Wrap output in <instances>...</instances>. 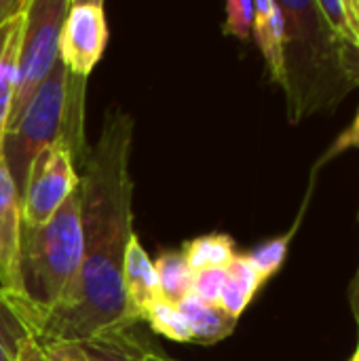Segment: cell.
Masks as SVG:
<instances>
[{
    "instance_id": "cell-1",
    "label": "cell",
    "mask_w": 359,
    "mask_h": 361,
    "mask_svg": "<svg viewBox=\"0 0 359 361\" xmlns=\"http://www.w3.org/2000/svg\"><path fill=\"white\" fill-rule=\"evenodd\" d=\"M131 142L133 118L121 108H110L95 144L87 146L80 161L83 264L59 305L30 326L40 345H80L133 328L123 292V260L133 237Z\"/></svg>"
},
{
    "instance_id": "cell-2",
    "label": "cell",
    "mask_w": 359,
    "mask_h": 361,
    "mask_svg": "<svg viewBox=\"0 0 359 361\" xmlns=\"http://www.w3.org/2000/svg\"><path fill=\"white\" fill-rule=\"evenodd\" d=\"M286 19V76L290 123L336 108L359 87V49L343 40L317 0H281Z\"/></svg>"
},
{
    "instance_id": "cell-3",
    "label": "cell",
    "mask_w": 359,
    "mask_h": 361,
    "mask_svg": "<svg viewBox=\"0 0 359 361\" xmlns=\"http://www.w3.org/2000/svg\"><path fill=\"white\" fill-rule=\"evenodd\" d=\"M80 192L76 190L61 209L42 226H21L19 286L11 300L28 328L59 305L83 264Z\"/></svg>"
},
{
    "instance_id": "cell-4",
    "label": "cell",
    "mask_w": 359,
    "mask_h": 361,
    "mask_svg": "<svg viewBox=\"0 0 359 361\" xmlns=\"http://www.w3.org/2000/svg\"><path fill=\"white\" fill-rule=\"evenodd\" d=\"M85 85L87 80L70 76L61 61H57L49 78L40 85V89L32 95L19 114L17 123L6 129L2 142V159L13 178L19 201L32 163L47 146L59 137H66L74 150L76 161H83L87 152L83 131Z\"/></svg>"
},
{
    "instance_id": "cell-5",
    "label": "cell",
    "mask_w": 359,
    "mask_h": 361,
    "mask_svg": "<svg viewBox=\"0 0 359 361\" xmlns=\"http://www.w3.org/2000/svg\"><path fill=\"white\" fill-rule=\"evenodd\" d=\"M68 0H30L17 61V82L6 129H11L32 95L49 78L59 61V32L68 13Z\"/></svg>"
},
{
    "instance_id": "cell-6",
    "label": "cell",
    "mask_w": 359,
    "mask_h": 361,
    "mask_svg": "<svg viewBox=\"0 0 359 361\" xmlns=\"http://www.w3.org/2000/svg\"><path fill=\"white\" fill-rule=\"evenodd\" d=\"M76 157L66 137L47 146L30 167V176L21 195V222L36 228L47 224L61 205L78 190Z\"/></svg>"
},
{
    "instance_id": "cell-7",
    "label": "cell",
    "mask_w": 359,
    "mask_h": 361,
    "mask_svg": "<svg viewBox=\"0 0 359 361\" xmlns=\"http://www.w3.org/2000/svg\"><path fill=\"white\" fill-rule=\"evenodd\" d=\"M108 44V21L102 0H74L59 32V61L70 76L87 80Z\"/></svg>"
},
{
    "instance_id": "cell-8",
    "label": "cell",
    "mask_w": 359,
    "mask_h": 361,
    "mask_svg": "<svg viewBox=\"0 0 359 361\" xmlns=\"http://www.w3.org/2000/svg\"><path fill=\"white\" fill-rule=\"evenodd\" d=\"M21 201L13 178L0 157V290L17 300L19 286V247H21Z\"/></svg>"
},
{
    "instance_id": "cell-9",
    "label": "cell",
    "mask_w": 359,
    "mask_h": 361,
    "mask_svg": "<svg viewBox=\"0 0 359 361\" xmlns=\"http://www.w3.org/2000/svg\"><path fill=\"white\" fill-rule=\"evenodd\" d=\"M123 292H125V305H127V319L131 326H138L140 322H144L150 307L163 298L154 262L150 260L148 252L144 250L135 233L129 239L127 250H125Z\"/></svg>"
},
{
    "instance_id": "cell-10",
    "label": "cell",
    "mask_w": 359,
    "mask_h": 361,
    "mask_svg": "<svg viewBox=\"0 0 359 361\" xmlns=\"http://www.w3.org/2000/svg\"><path fill=\"white\" fill-rule=\"evenodd\" d=\"M254 30L260 53L267 61L269 76L275 85L284 87L286 76V19L279 2L275 0H258L254 2Z\"/></svg>"
},
{
    "instance_id": "cell-11",
    "label": "cell",
    "mask_w": 359,
    "mask_h": 361,
    "mask_svg": "<svg viewBox=\"0 0 359 361\" xmlns=\"http://www.w3.org/2000/svg\"><path fill=\"white\" fill-rule=\"evenodd\" d=\"M25 11L28 4L0 25V157H2V142L11 116L15 82H17V61L21 51L23 27H25Z\"/></svg>"
},
{
    "instance_id": "cell-12",
    "label": "cell",
    "mask_w": 359,
    "mask_h": 361,
    "mask_svg": "<svg viewBox=\"0 0 359 361\" xmlns=\"http://www.w3.org/2000/svg\"><path fill=\"white\" fill-rule=\"evenodd\" d=\"M178 309L182 311V315L186 317V322L190 326L195 345L207 347V345L222 343L237 328V319H233L220 307L205 305L195 294H190L182 302H178Z\"/></svg>"
},
{
    "instance_id": "cell-13",
    "label": "cell",
    "mask_w": 359,
    "mask_h": 361,
    "mask_svg": "<svg viewBox=\"0 0 359 361\" xmlns=\"http://www.w3.org/2000/svg\"><path fill=\"white\" fill-rule=\"evenodd\" d=\"M264 283L267 281L260 277V273L254 269L248 256L237 254L233 262L226 267V286L222 292L220 309L239 322V317L243 315V311L248 309V305L254 300V296Z\"/></svg>"
},
{
    "instance_id": "cell-14",
    "label": "cell",
    "mask_w": 359,
    "mask_h": 361,
    "mask_svg": "<svg viewBox=\"0 0 359 361\" xmlns=\"http://www.w3.org/2000/svg\"><path fill=\"white\" fill-rule=\"evenodd\" d=\"M78 351L85 361H142L150 349L131 336V328H121L80 343Z\"/></svg>"
},
{
    "instance_id": "cell-15",
    "label": "cell",
    "mask_w": 359,
    "mask_h": 361,
    "mask_svg": "<svg viewBox=\"0 0 359 361\" xmlns=\"http://www.w3.org/2000/svg\"><path fill=\"white\" fill-rule=\"evenodd\" d=\"M182 254L186 258V262L190 264V269L203 271V269H224L233 262V258L237 256L235 250V241L231 235L224 233H209V235H201L193 241H186L182 247Z\"/></svg>"
},
{
    "instance_id": "cell-16",
    "label": "cell",
    "mask_w": 359,
    "mask_h": 361,
    "mask_svg": "<svg viewBox=\"0 0 359 361\" xmlns=\"http://www.w3.org/2000/svg\"><path fill=\"white\" fill-rule=\"evenodd\" d=\"M161 296L174 305L182 302L193 294L195 271L186 262L182 252H163L154 262Z\"/></svg>"
},
{
    "instance_id": "cell-17",
    "label": "cell",
    "mask_w": 359,
    "mask_h": 361,
    "mask_svg": "<svg viewBox=\"0 0 359 361\" xmlns=\"http://www.w3.org/2000/svg\"><path fill=\"white\" fill-rule=\"evenodd\" d=\"M144 322L159 336H165L174 343H193V332H190L186 317L182 315L178 305H174L165 298H161L159 302H154L150 307Z\"/></svg>"
},
{
    "instance_id": "cell-18",
    "label": "cell",
    "mask_w": 359,
    "mask_h": 361,
    "mask_svg": "<svg viewBox=\"0 0 359 361\" xmlns=\"http://www.w3.org/2000/svg\"><path fill=\"white\" fill-rule=\"evenodd\" d=\"M32 332L11 298L0 290V361H15L17 349Z\"/></svg>"
},
{
    "instance_id": "cell-19",
    "label": "cell",
    "mask_w": 359,
    "mask_h": 361,
    "mask_svg": "<svg viewBox=\"0 0 359 361\" xmlns=\"http://www.w3.org/2000/svg\"><path fill=\"white\" fill-rule=\"evenodd\" d=\"M320 13L324 15L326 23L349 44L359 49V17L353 8V2L341 0H317Z\"/></svg>"
},
{
    "instance_id": "cell-20",
    "label": "cell",
    "mask_w": 359,
    "mask_h": 361,
    "mask_svg": "<svg viewBox=\"0 0 359 361\" xmlns=\"http://www.w3.org/2000/svg\"><path fill=\"white\" fill-rule=\"evenodd\" d=\"M290 239H292V235H284V237L267 241V243L258 245L256 250H252L250 254H245L248 260L254 264V269L260 273V277L264 281H269L281 269V264H284V260L288 256Z\"/></svg>"
},
{
    "instance_id": "cell-21",
    "label": "cell",
    "mask_w": 359,
    "mask_h": 361,
    "mask_svg": "<svg viewBox=\"0 0 359 361\" xmlns=\"http://www.w3.org/2000/svg\"><path fill=\"white\" fill-rule=\"evenodd\" d=\"M254 11L256 6L250 0H229L224 34L235 36L239 40H250L254 30Z\"/></svg>"
},
{
    "instance_id": "cell-22",
    "label": "cell",
    "mask_w": 359,
    "mask_h": 361,
    "mask_svg": "<svg viewBox=\"0 0 359 361\" xmlns=\"http://www.w3.org/2000/svg\"><path fill=\"white\" fill-rule=\"evenodd\" d=\"M226 286V267L222 269H203L195 273V283H193V294L203 300L205 305L220 307L222 292Z\"/></svg>"
},
{
    "instance_id": "cell-23",
    "label": "cell",
    "mask_w": 359,
    "mask_h": 361,
    "mask_svg": "<svg viewBox=\"0 0 359 361\" xmlns=\"http://www.w3.org/2000/svg\"><path fill=\"white\" fill-rule=\"evenodd\" d=\"M347 148H359V110L358 114H355V121L339 135V140L330 146V150H328V154L324 157V161L326 159H332V157H336V154H341V152H345Z\"/></svg>"
},
{
    "instance_id": "cell-24",
    "label": "cell",
    "mask_w": 359,
    "mask_h": 361,
    "mask_svg": "<svg viewBox=\"0 0 359 361\" xmlns=\"http://www.w3.org/2000/svg\"><path fill=\"white\" fill-rule=\"evenodd\" d=\"M42 351L47 355V361H85L78 351V345H70V343L42 345Z\"/></svg>"
},
{
    "instance_id": "cell-25",
    "label": "cell",
    "mask_w": 359,
    "mask_h": 361,
    "mask_svg": "<svg viewBox=\"0 0 359 361\" xmlns=\"http://www.w3.org/2000/svg\"><path fill=\"white\" fill-rule=\"evenodd\" d=\"M15 361H47V355L42 351V345L30 336L21 343V347L17 349V355H15Z\"/></svg>"
},
{
    "instance_id": "cell-26",
    "label": "cell",
    "mask_w": 359,
    "mask_h": 361,
    "mask_svg": "<svg viewBox=\"0 0 359 361\" xmlns=\"http://www.w3.org/2000/svg\"><path fill=\"white\" fill-rule=\"evenodd\" d=\"M25 4L28 0H0V25L8 21L13 15H17Z\"/></svg>"
},
{
    "instance_id": "cell-27",
    "label": "cell",
    "mask_w": 359,
    "mask_h": 361,
    "mask_svg": "<svg viewBox=\"0 0 359 361\" xmlns=\"http://www.w3.org/2000/svg\"><path fill=\"white\" fill-rule=\"evenodd\" d=\"M349 305H351V311H353L355 322L359 324V267L355 277L349 283Z\"/></svg>"
},
{
    "instance_id": "cell-28",
    "label": "cell",
    "mask_w": 359,
    "mask_h": 361,
    "mask_svg": "<svg viewBox=\"0 0 359 361\" xmlns=\"http://www.w3.org/2000/svg\"><path fill=\"white\" fill-rule=\"evenodd\" d=\"M142 361H174V360H169V357H165L163 353H159V351H148L144 357H142Z\"/></svg>"
},
{
    "instance_id": "cell-29",
    "label": "cell",
    "mask_w": 359,
    "mask_h": 361,
    "mask_svg": "<svg viewBox=\"0 0 359 361\" xmlns=\"http://www.w3.org/2000/svg\"><path fill=\"white\" fill-rule=\"evenodd\" d=\"M353 2V8H355V13H358V17H359V0H351Z\"/></svg>"
},
{
    "instance_id": "cell-30",
    "label": "cell",
    "mask_w": 359,
    "mask_h": 361,
    "mask_svg": "<svg viewBox=\"0 0 359 361\" xmlns=\"http://www.w3.org/2000/svg\"><path fill=\"white\" fill-rule=\"evenodd\" d=\"M351 361H359V357H358V355H353V360H351Z\"/></svg>"
},
{
    "instance_id": "cell-31",
    "label": "cell",
    "mask_w": 359,
    "mask_h": 361,
    "mask_svg": "<svg viewBox=\"0 0 359 361\" xmlns=\"http://www.w3.org/2000/svg\"><path fill=\"white\" fill-rule=\"evenodd\" d=\"M355 355H358V357H359V343H358V351H355Z\"/></svg>"
}]
</instances>
